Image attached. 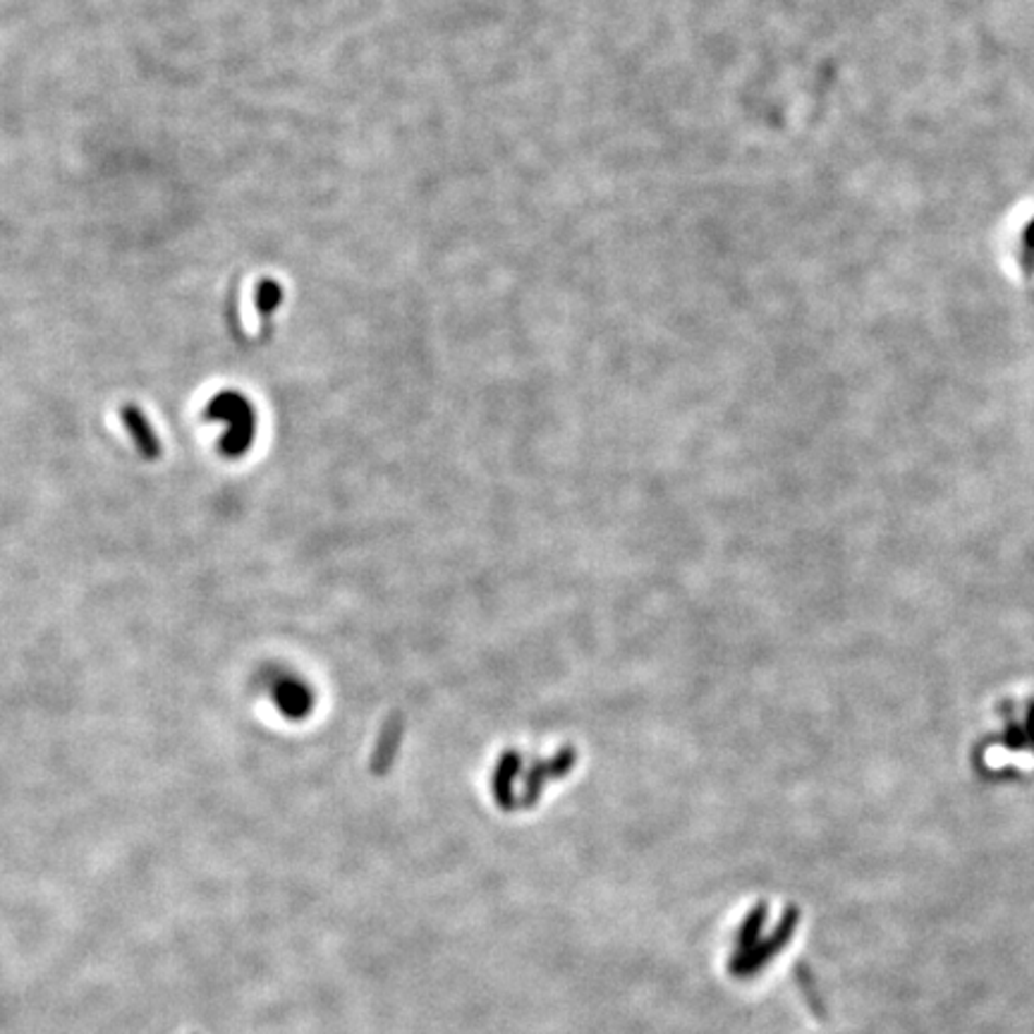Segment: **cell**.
I'll return each mask as SVG.
<instances>
[{
	"label": "cell",
	"mask_w": 1034,
	"mask_h": 1034,
	"mask_svg": "<svg viewBox=\"0 0 1034 1034\" xmlns=\"http://www.w3.org/2000/svg\"><path fill=\"white\" fill-rule=\"evenodd\" d=\"M209 417L225 427L223 448L227 453H243L255 436V410L239 393H221L209 405Z\"/></svg>",
	"instance_id": "cell-1"
},
{
	"label": "cell",
	"mask_w": 1034,
	"mask_h": 1034,
	"mask_svg": "<svg viewBox=\"0 0 1034 1034\" xmlns=\"http://www.w3.org/2000/svg\"><path fill=\"white\" fill-rule=\"evenodd\" d=\"M281 285L279 283H261L259 285V293H257V299H259V309L261 311H273L275 307H279L281 303Z\"/></svg>",
	"instance_id": "cell-3"
},
{
	"label": "cell",
	"mask_w": 1034,
	"mask_h": 1034,
	"mask_svg": "<svg viewBox=\"0 0 1034 1034\" xmlns=\"http://www.w3.org/2000/svg\"><path fill=\"white\" fill-rule=\"evenodd\" d=\"M123 424L125 429L130 431V436L132 441H135V446L147 455V458H151V455H159V436H156V431L151 429L149 424V419L144 417V413L139 410V407H125L123 410Z\"/></svg>",
	"instance_id": "cell-2"
}]
</instances>
